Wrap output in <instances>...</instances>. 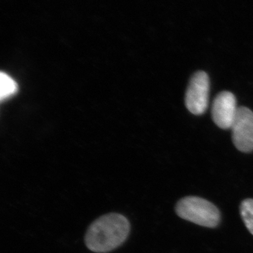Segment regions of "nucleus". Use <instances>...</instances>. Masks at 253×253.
<instances>
[{"label":"nucleus","mask_w":253,"mask_h":253,"mask_svg":"<svg viewBox=\"0 0 253 253\" xmlns=\"http://www.w3.org/2000/svg\"><path fill=\"white\" fill-rule=\"evenodd\" d=\"M233 142L239 151H253V112L246 107H239L231 126Z\"/></svg>","instance_id":"obj_4"},{"label":"nucleus","mask_w":253,"mask_h":253,"mask_svg":"<svg viewBox=\"0 0 253 253\" xmlns=\"http://www.w3.org/2000/svg\"><path fill=\"white\" fill-rule=\"evenodd\" d=\"M176 212L182 219L206 227H215L220 220V214L216 206L194 196L180 200L176 204Z\"/></svg>","instance_id":"obj_2"},{"label":"nucleus","mask_w":253,"mask_h":253,"mask_svg":"<svg viewBox=\"0 0 253 253\" xmlns=\"http://www.w3.org/2000/svg\"><path fill=\"white\" fill-rule=\"evenodd\" d=\"M129 229V221L122 214H106L89 226L85 236L86 246L93 252H109L123 244Z\"/></svg>","instance_id":"obj_1"},{"label":"nucleus","mask_w":253,"mask_h":253,"mask_svg":"<svg viewBox=\"0 0 253 253\" xmlns=\"http://www.w3.org/2000/svg\"><path fill=\"white\" fill-rule=\"evenodd\" d=\"M210 80L203 71L195 73L188 86L185 96L186 108L194 115H201L207 109L209 101Z\"/></svg>","instance_id":"obj_3"},{"label":"nucleus","mask_w":253,"mask_h":253,"mask_svg":"<svg viewBox=\"0 0 253 253\" xmlns=\"http://www.w3.org/2000/svg\"><path fill=\"white\" fill-rule=\"evenodd\" d=\"M0 83H1L0 96H1V99L9 97L17 90V84H16V82L6 73H1Z\"/></svg>","instance_id":"obj_7"},{"label":"nucleus","mask_w":253,"mask_h":253,"mask_svg":"<svg viewBox=\"0 0 253 253\" xmlns=\"http://www.w3.org/2000/svg\"><path fill=\"white\" fill-rule=\"evenodd\" d=\"M240 212L245 225L253 235V199L243 201L240 207Z\"/></svg>","instance_id":"obj_6"},{"label":"nucleus","mask_w":253,"mask_h":253,"mask_svg":"<svg viewBox=\"0 0 253 253\" xmlns=\"http://www.w3.org/2000/svg\"><path fill=\"white\" fill-rule=\"evenodd\" d=\"M238 109L234 95L229 91H222L216 96L212 104L213 121L221 129H230Z\"/></svg>","instance_id":"obj_5"}]
</instances>
